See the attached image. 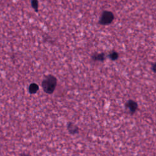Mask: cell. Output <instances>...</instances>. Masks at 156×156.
Here are the masks:
<instances>
[{"label":"cell","mask_w":156,"mask_h":156,"mask_svg":"<svg viewBox=\"0 0 156 156\" xmlns=\"http://www.w3.org/2000/svg\"><path fill=\"white\" fill-rule=\"evenodd\" d=\"M153 70H154V72L156 73V63H155V64L154 65H153Z\"/></svg>","instance_id":"cell-8"},{"label":"cell","mask_w":156,"mask_h":156,"mask_svg":"<svg viewBox=\"0 0 156 156\" xmlns=\"http://www.w3.org/2000/svg\"><path fill=\"white\" fill-rule=\"evenodd\" d=\"M32 6L36 10H37L38 7V2L37 0H32Z\"/></svg>","instance_id":"cell-6"},{"label":"cell","mask_w":156,"mask_h":156,"mask_svg":"<svg viewBox=\"0 0 156 156\" xmlns=\"http://www.w3.org/2000/svg\"><path fill=\"white\" fill-rule=\"evenodd\" d=\"M57 85L56 78L53 76H48L42 82V87L45 92L51 94L53 93Z\"/></svg>","instance_id":"cell-1"},{"label":"cell","mask_w":156,"mask_h":156,"mask_svg":"<svg viewBox=\"0 0 156 156\" xmlns=\"http://www.w3.org/2000/svg\"><path fill=\"white\" fill-rule=\"evenodd\" d=\"M113 20V15L110 12H104L103 14L101 19V23L103 24H107L110 23H111Z\"/></svg>","instance_id":"cell-2"},{"label":"cell","mask_w":156,"mask_h":156,"mask_svg":"<svg viewBox=\"0 0 156 156\" xmlns=\"http://www.w3.org/2000/svg\"><path fill=\"white\" fill-rule=\"evenodd\" d=\"M126 108L129 109V110L131 112L134 113L137 109V104L136 103L133 101H129L127 102L126 104Z\"/></svg>","instance_id":"cell-3"},{"label":"cell","mask_w":156,"mask_h":156,"mask_svg":"<svg viewBox=\"0 0 156 156\" xmlns=\"http://www.w3.org/2000/svg\"><path fill=\"white\" fill-rule=\"evenodd\" d=\"M38 90V86L36 84H32L29 86V91L31 94L36 93Z\"/></svg>","instance_id":"cell-4"},{"label":"cell","mask_w":156,"mask_h":156,"mask_svg":"<svg viewBox=\"0 0 156 156\" xmlns=\"http://www.w3.org/2000/svg\"><path fill=\"white\" fill-rule=\"evenodd\" d=\"M93 58L94 60L96 61H102L104 60V54H98V55H95Z\"/></svg>","instance_id":"cell-5"},{"label":"cell","mask_w":156,"mask_h":156,"mask_svg":"<svg viewBox=\"0 0 156 156\" xmlns=\"http://www.w3.org/2000/svg\"><path fill=\"white\" fill-rule=\"evenodd\" d=\"M110 58H112V60H115V59H116L118 57V55L116 53H115V52H114V53H112V54H110Z\"/></svg>","instance_id":"cell-7"}]
</instances>
